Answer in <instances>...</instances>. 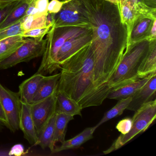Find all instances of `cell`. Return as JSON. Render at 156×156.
<instances>
[{
    "instance_id": "cell-36",
    "label": "cell",
    "mask_w": 156,
    "mask_h": 156,
    "mask_svg": "<svg viewBox=\"0 0 156 156\" xmlns=\"http://www.w3.org/2000/svg\"><path fill=\"white\" fill-rule=\"evenodd\" d=\"M21 1L22 0H0V8H4L10 4L18 2Z\"/></svg>"
},
{
    "instance_id": "cell-13",
    "label": "cell",
    "mask_w": 156,
    "mask_h": 156,
    "mask_svg": "<svg viewBox=\"0 0 156 156\" xmlns=\"http://www.w3.org/2000/svg\"><path fill=\"white\" fill-rule=\"evenodd\" d=\"M155 20L140 16L134 23L130 35L127 41L126 46L145 39L147 40L151 26Z\"/></svg>"
},
{
    "instance_id": "cell-24",
    "label": "cell",
    "mask_w": 156,
    "mask_h": 156,
    "mask_svg": "<svg viewBox=\"0 0 156 156\" xmlns=\"http://www.w3.org/2000/svg\"><path fill=\"white\" fill-rule=\"evenodd\" d=\"M74 119V117L62 113H56L55 124L54 144L62 143L65 140L67 125L71 120ZM56 147V146H55Z\"/></svg>"
},
{
    "instance_id": "cell-20",
    "label": "cell",
    "mask_w": 156,
    "mask_h": 156,
    "mask_svg": "<svg viewBox=\"0 0 156 156\" xmlns=\"http://www.w3.org/2000/svg\"><path fill=\"white\" fill-rule=\"evenodd\" d=\"M21 35L12 36L0 41V62L10 56L27 41Z\"/></svg>"
},
{
    "instance_id": "cell-37",
    "label": "cell",
    "mask_w": 156,
    "mask_h": 156,
    "mask_svg": "<svg viewBox=\"0 0 156 156\" xmlns=\"http://www.w3.org/2000/svg\"><path fill=\"white\" fill-rule=\"evenodd\" d=\"M0 120H1L3 123H5L6 126V127L9 128L8 123H7L6 115H5V113H4V111H3L1 102H0Z\"/></svg>"
},
{
    "instance_id": "cell-3",
    "label": "cell",
    "mask_w": 156,
    "mask_h": 156,
    "mask_svg": "<svg viewBox=\"0 0 156 156\" xmlns=\"http://www.w3.org/2000/svg\"><path fill=\"white\" fill-rule=\"evenodd\" d=\"M151 42L145 39L127 45L122 60L109 83L110 92L140 79L138 70L149 51Z\"/></svg>"
},
{
    "instance_id": "cell-25",
    "label": "cell",
    "mask_w": 156,
    "mask_h": 156,
    "mask_svg": "<svg viewBox=\"0 0 156 156\" xmlns=\"http://www.w3.org/2000/svg\"><path fill=\"white\" fill-rule=\"evenodd\" d=\"M131 99L132 97H129L127 98L119 100L116 105L110 110L107 111L105 114L102 119L98 123L97 125L95 126L96 128H98L99 126L105 123L107 121L122 115L125 110H126L128 106Z\"/></svg>"
},
{
    "instance_id": "cell-23",
    "label": "cell",
    "mask_w": 156,
    "mask_h": 156,
    "mask_svg": "<svg viewBox=\"0 0 156 156\" xmlns=\"http://www.w3.org/2000/svg\"><path fill=\"white\" fill-rule=\"evenodd\" d=\"M34 0H22L11 13L0 24V30L20 21L23 18L27 9Z\"/></svg>"
},
{
    "instance_id": "cell-33",
    "label": "cell",
    "mask_w": 156,
    "mask_h": 156,
    "mask_svg": "<svg viewBox=\"0 0 156 156\" xmlns=\"http://www.w3.org/2000/svg\"><path fill=\"white\" fill-rule=\"evenodd\" d=\"M20 2L10 4L4 8H0V24L11 13Z\"/></svg>"
},
{
    "instance_id": "cell-14",
    "label": "cell",
    "mask_w": 156,
    "mask_h": 156,
    "mask_svg": "<svg viewBox=\"0 0 156 156\" xmlns=\"http://www.w3.org/2000/svg\"><path fill=\"white\" fill-rule=\"evenodd\" d=\"M61 73L52 76H44L41 81L31 104L40 102L49 97L57 91Z\"/></svg>"
},
{
    "instance_id": "cell-32",
    "label": "cell",
    "mask_w": 156,
    "mask_h": 156,
    "mask_svg": "<svg viewBox=\"0 0 156 156\" xmlns=\"http://www.w3.org/2000/svg\"><path fill=\"white\" fill-rule=\"evenodd\" d=\"M70 0H51L49 3L48 6V12L49 13L56 14L62 9L63 6L70 1Z\"/></svg>"
},
{
    "instance_id": "cell-34",
    "label": "cell",
    "mask_w": 156,
    "mask_h": 156,
    "mask_svg": "<svg viewBox=\"0 0 156 156\" xmlns=\"http://www.w3.org/2000/svg\"><path fill=\"white\" fill-rule=\"evenodd\" d=\"M24 152V148L23 145L20 144L14 145L11 149L9 152V155H14L16 156H20L23 155Z\"/></svg>"
},
{
    "instance_id": "cell-31",
    "label": "cell",
    "mask_w": 156,
    "mask_h": 156,
    "mask_svg": "<svg viewBox=\"0 0 156 156\" xmlns=\"http://www.w3.org/2000/svg\"><path fill=\"white\" fill-rule=\"evenodd\" d=\"M132 125V118H126L118 122L116 126V129L121 133V135H125L130 131Z\"/></svg>"
},
{
    "instance_id": "cell-1",
    "label": "cell",
    "mask_w": 156,
    "mask_h": 156,
    "mask_svg": "<svg viewBox=\"0 0 156 156\" xmlns=\"http://www.w3.org/2000/svg\"><path fill=\"white\" fill-rule=\"evenodd\" d=\"M93 30L94 82L102 105L110 92L109 83L126 50L127 32L118 4L105 0H83Z\"/></svg>"
},
{
    "instance_id": "cell-38",
    "label": "cell",
    "mask_w": 156,
    "mask_h": 156,
    "mask_svg": "<svg viewBox=\"0 0 156 156\" xmlns=\"http://www.w3.org/2000/svg\"><path fill=\"white\" fill-rule=\"evenodd\" d=\"M144 2L148 7L156 9V0H144Z\"/></svg>"
},
{
    "instance_id": "cell-29",
    "label": "cell",
    "mask_w": 156,
    "mask_h": 156,
    "mask_svg": "<svg viewBox=\"0 0 156 156\" xmlns=\"http://www.w3.org/2000/svg\"><path fill=\"white\" fill-rule=\"evenodd\" d=\"M53 25H48L46 27L42 28H37L32 29L23 32L21 36L25 38H31L37 40H42L43 39L44 37L47 34Z\"/></svg>"
},
{
    "instance_id": "cell-22",
    "label": "cell",
    "mask_w": 156,
    "mask_h": 156,
    "mask_svg": "<svg viewBox=\"0 0 156 156\" xmlns=\"http://www.w3.org/2000/svg\"><path fill=\"white\" fill-rule=\"evenodd\" d=\"M55 118L56 113L50 119L38 136L39 141L38 145L43 149L49 148L51 152L55 147L54 144Z\"/></svg>"
},
{
    "instance_id": "cell-11",
    "label": "cell",
    "mask_w": 156,
    "mask_h": 156,
    "mask_svg": "<svg viewBox=\"0 0 156 156\" xmlns=\"http://www.w3.org/2000/svg\"><path fill=\"white\" fill-rule=\"evenodd\" d=\"M156 73L151 75L147 83L136 92L131 97V101L126 109L135 111L142 105L156 99Z\"/></svg>"
},
{
    "instance_id": "cell-35",
    "label": "cell",
    "mask_w": 156,
    "mask_h": 156,
    "mask_svg": "<svg viewBox=\"0 0 156 156\" xmlns=\"http://www.w3.org/2000/svg\"><path fill=\"white\" fill-rule=\"evenodd\" d=\"M147 40L151 41L156 40V20H154L151 29L150 31Z\"/></svg>"
},
{
    "instance_id": "cell-9",
    "label": "cell",
    "mask_w": 156,
    "mask_h": 156,
    "mask_svg": "<svg viewBox=\"0 0 156 156\" xmlns=\"http://www.w3.org/2000/svg\"><path fill=\"white\" fill-rule=\"evenodd\" d=\"M56 93V92L40 102L30 105L32 115L38 136L50 119L55 113Z\"/></svg>"
},
{
    "instance_id": "cell-5",
    "label": "cell",
    "mask_w": 156,
    "mask_h": 156,
    "mask_svg": "<svg viewBox=\"0 0 156 156\" xmlns=\"http://www.w3.org/2000/svg\"><path fill=\"white\" fill-rule=\"evenodd\" d=\"M132 118V127L128 133L120 135L107 150L104 151L108 154L117 150L130 141L138 134L145 132L156 118V99L144 104L135 111Z\"/></svg>"
},
{
    "instance_id": "cell-18",
    "label": "cell",
    "mask_w": 156,
    "mask_h": 156,
    "mask_svg": "<svg viewBox=\"0 0 156 156\" xmlns=\"http://www.w3.org/2000/svg\"><path fill=\"white\" fill-rule=\"evenodd\" d=\"M153 74L149 75L142 79H139L135 82L128 84L115 91H111L108 95L107 98L119 100L132 97L136 92L147 83Z\"/></svg>"
},
{
    "instance_id": "cell-40",
    "label": "cell",
    "mask_w": 156,
    "mask_h": 156,
    "mask_svg": "<svg viewBox=\"0 0 156 156\" xmlns=\"http://www.w3.org/2000/svg\"><path fill=\"white\" fill-rule=\"evenodd\" d=\"M6 126V125H5V123H3L2 121L1 120H0V128H2L3 127Z\"/></svg>"
},
{
    "instance_id": "cell-6",
    "label": "cell",
    "mask_w": 156,
    "mask_h": 156,
    "mask_svg": "<svg viewBox=\"0 0 156 156\" xmlns=\"http://www.w3.org/2000/svg\"><path fill=\"white\" fill-rule=\"evenodd\" d=\"M55 27L74 26L92 29L83 0H70L55 14Z\"/></svg>"
},
{
    "instance_id": "cell-15",
    "label": "cell",
    "mask_w": 156,
    "mask_h": 156,
    "mask_svg": "<svg viewBox=\"0 0 156 156\" xmlns=\"http://www.w3.org/2000/svg\"><path fill=\"white\" fill-rule=\"evenodd\" d=\"M44 76L43 75L36 73L20 85L19 94L22 103L31 104L34 97Z\"/></svg>"
},
{
    "instance_id": "cell-28",
    "label": "cell",
    "mask_w": 156,
    "mask_h": 156,
    "mask_svg": "<svg viewBox=\"0 0 156 156\" xmlns=\"http://www.w3.org/2000/svg\"><path fill=\"white\" fill-rule=\"evenodd\" d=\"M21 21L15 24L0 30V41L12 36L21 35L23 31L22 30Z\"/></svg>"
},
{
    "instance_id": "cell-19",
    "label": "cell",
    "mask_w": 156,
    "mask_h": 156,
    "mask_svg": "<svg viewBox=\"0 0 156 156\" xmlns=\"http://www.w3.org/2000/svg\"><path fill=\"white\" fill-rule=\"evenodd\" d=\"M118 5L121 21L126 25V28L128 39L134 23L141 16L133 9L126 0H120Z\"/></svg>"
},
{
    "instance_id": "cell-2",
    "label": "cell",
    "mask_w": 156,
    "mask_h": 156,
    "mask_svg": "<svg viewBox=\"0 0 156 156\" xmlns=\"http://www.w3.org/2000/svg\"><path fill=\"white\" fill-rule=\"evenodd\" d=\"M90 44L62 65L57 89L79 103L83 109L101 105L94 82V57Z\"/></svg>"
},
{
    "instance_id": "cell-27",
    "label": "cell",
    "mask_w": 156,
    "mask_h": 156,
    "mask_svg": "<svg viewBox=\"0 0 156 156\" xmlns=\"http://www.w3.org/2000/svg\"><path fill=\"white\" fill-rule=\"evenodd\" d=\"M47 15L38 17L29 16L23 18L21 21L22 30L23 32L32 29L47 26L46 24Z\"/></svg>"
},
{
    "instance_id": "cell-17",
    "label": "cell",
    "mask_w": 156,
    "mask_h": 156,
    "mask_svg": "<svg viewBox=\"0 0 156 156\" xmlns=\"http://www.w3.org/2000/svg\"><path fill=\"white\" fill-rule=\"evenodd\" d=\"M96 129L95 127H87L71 139L65 140L61 146L55 147L52 153H57L66 150L77 148L88 140L93 138V135Z\"/></svg>"
},
{
    "instance_id": "cell-26",
    "label": "cell",
    "mask_w": 156,
    "mask_h": 156,
    "mask_svg": "<svg viewBox=\"0 0 156 156\" xmlns=\"http://www.w3.org/2000/svg\"><path fill=\"white\" fill-rule=\"evenodd\" d=\"M131 7L140 16L156 20V9L146 5L144 0H126Z\"/></svg>"
},
{
    "instance_id": "cell-12",
    "label": "cell",
    "mask_w": 156,
    "mask_h": 156,
    "mask_svg": "<svg viewBox=\"0 0 156 156\" xmlns=\"http://www.w3.org/2000/svg\"><path fill=\"white\" fill-rule=\"evenodd\" d=\"M20 129L23 132L25 139L27 140L31 145H38L39 137L33 119L30 104L22 103Z\"/></svg>"
},
{
    "instance_id": "cell-10",
    "label": "cell",
    "mask_w": 156,
    "mask_h": 156,
    "mask_svg": "<svg viewBox=\"0 0 156 156\" xmlns=\"http://www.w3.org/2000/svg\"><path fill=\"white\" fill-rule=\"evenodd\" d=\"M93 30L89 32L68 39L65 42L58 52L57 62L59 68L63 63L80 49L92 42Z\"/></svg>"
},
{
    "instance_id": "cell-21",
    "label": "cell",
    "mask_w": 156,
    "mask_h": 156,
    "mask_svg": "<svg viewBox=\"0 0 156 156\" xmlns=\"http://www.w3.org/2000/svg\"><path fill=\"white\" fill-rule=\"evenodd\" d=\"M156 73V40L152 41L147 55L140 65L137 75L140 79Z\"/></svg>"
},
{
    "instance_id": "cell-7",
    "label": "cell",
    "mask_w": 156,
    "mask_h": 156,
    "mask_svg": "<svg viewBox=\"0 0 156 156\" xmlns=\"http://www.w3.org/2000/svg\"><path fill=\"white\" fill-rule=\"evenodd\" d=\"M46 40L28 38L16 51L0 62V70L9 69L22 62H26L42 56L46 46Z\"/></svg>"
},
{
    "instance_id": "cell-30",
    "label": "cell",
    "mask_w": 156,
    "mask_h": 156,
    "mask_svg": "<svg viewBox=\"0 0 156 156\" xmlns=\"http://www.w3.org/2000/svg\"><path fill=\"white\" fill-rule=\"evenodd\" d=\"M35 12L34 17H41L48 14L49 0H35Z\"/></svg>"
},
{
    "instance_id": "cell-16",
    "label": "cell",
    "mask_w": 156,
    "mask_h": 156,
    "mask_svg": "<svg viewBox=\"0 0 156 156\" xmlns=\"http://www.w3.org/2000/svg\"><path fill=\"white\" fill-rule=\"evenodd\" d=\"M56 106L55 113H62L69 115L82 116L81 105L65 93L56 91Z\"/></svg>"
},
{
    "instance_id": "cell-39",
    "label": "cell",
    "mask_w": 156,
    "mask_h": 156,
    "mask_svg": "<svg viewBox=\"0 0 156 156\" xmlns=\"http://www.w3.org/2000/svg\"><path fill=\"white\" fill-rule=\"evenodd\" d=\"M109 2H112L114 4H118L120 0H105Z\"/></svg>"
},
{
    "instance_id": "cell-4",
    "label": "cell",
    "mask_w": 156,
    "mask_h": 156,
    "mask_svg": "<svg viewBox=\"0 0 156 156\" xmlns=\"http://www.w3.org/2000/svg\"><path fill=\"white\" fill-rule=\"evenodd\" d=\"M92 29L74 26L51 28L46 34V44L42 60L37 73L43 75L60 69L57 62L58 52L65 42L70 38L85 34Z\"/></svg>"
},
{
    "instance_id": "cell-8",
    "label": "cell",
    "mask_w": 156,
    "mask_h": 156,
    "mask_svg": "<svg viewBox=\"0 0 156 156\" xmlns=\"http://www.w3.org/2000/svg\"><path fill=\"white\" fill-rule=\"evenodd\" d=\"M0 102L6 115L9 128L12 132L20 129L22 102L19 92L11 91L0 82Z\"/></svg>"
}]
</instances>
